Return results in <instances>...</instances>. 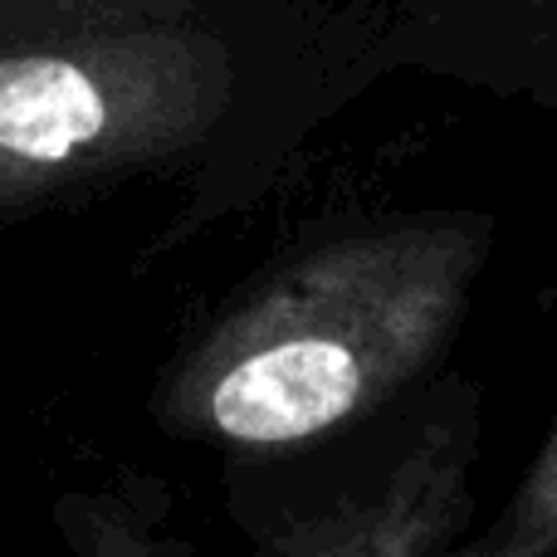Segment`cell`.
<instances>
[{"label": "cell", "instance_id": "cell-2", "mask_svg": "<svg viewBox=\"0 0 557 557\" xmlns=\"http://www.w3.org/2000/svg\"><path fill=\"white\" fill-rule=\"evenodd\" d=\"M235 94L211 35L127 0H0V225L196 157Z\"/></svg>", "mask_w": 557, "mask_h": 557}, {"label": "cell", "instance_id": "cell-3", "mask_svg": "<svg viewBox=\"0 0 557 557\" xmlns=\"http://www.w3.org/2000/svg\"><path fill=\"white\" fill-rule=\"evenodd\" d=\"M484 401L435 372L352 425L225 460V513L255 557H445L470 539Z\"/></svg>", "mask_w": 557, "mask_h": 557}, {"label": "cell", "instance_id": "cell-5", "mask_svg": "<svg viewBox=\"0 0 557 557\" xmlns=\"http://www.w3.org/2000/svg\"><path fill=\"white\" fill-rule=\"evenodd\" d=\"M445 557H557V411L509 504Z\"/></svg>", "mask_w": 557, "mask_h": 557}, {"label": "cell", "instance_id": "cell-8", "mask_svg": "<svg viewBox=\"0 0 557 557\" xmlns=\"http://www.w3.org/2000/svg\"><path fill=\"white\" fill-rule=\"evenodd\" d=\"M127 5H133V0H127Z\"/></svg>", "mask_w": 557, "mask_h": 557}, {"label": "cell", "instance_id": "cell-1", "mask_svg": "<svg viewBox=\"0 0 557 557\" xmlns=\"http://www.w3.org/2000/svg\"><path fill=\"white\" fill-rule=\"evenodd\" d=\"M490 255L480 211L382 215L288 245L166 352L147 416L225 460L362 421L445 367Z\"/></svg>", "mask_w": 557, "mask_h": 557}, {"label": "cell", "instance_id": "cell-6", "mask_svg": "<svg viewBox=\"0 0 557 557\" xmlns=\"http://www.w3.org/2000/svg\"><path fill=\"white\" fill-rule=\"evenodd\" d=\"M533 5H553L557 10V0H533Z\"/></svg>", "mask_w": 557, "mask_h": 557}, {"label": "cell", "instance_id": "cell-7", "mask_svg": "<svg viewBox=\"0 0 557 557\" xmlns=\"http://www.w3.org/2000/svg\"><path fill=\"white\" fill-rule=\"evenodd\" d=\"M0 557H15V553H10V548H5V543H0Z\"/></svg>", "mask_w": 557, "mask_h": 557}, {"label": "cell", "instance_id": "cell-4", "mask_svg": "<svg viewBox=\"0 0 557 557\" xmlns=\"http://www.w3.org/2000/svg\"><path fill=\"white\" fill-rule=\"evenodd\" d=\"M54 533L64 557H196L162 519L143 484H84L54 499Z\"/></svg>", "mask_w": 557, "mask_h": 557}]
</instances>
